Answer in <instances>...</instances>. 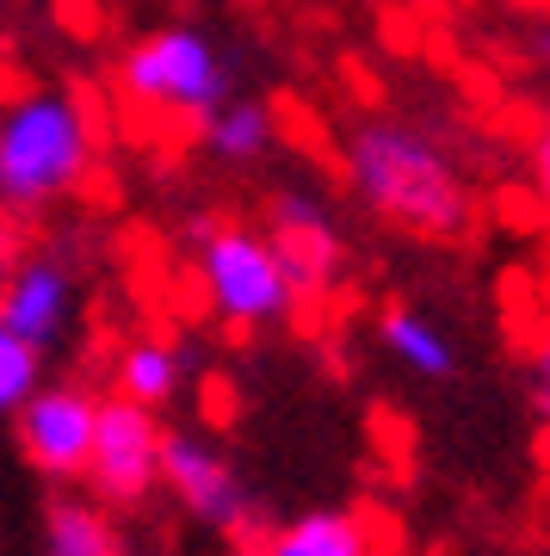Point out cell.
<instances>
[{
	"instance_id": "1",
	"label": "cell",
	"mask_w": 550,
	"mask_h": 556,
	"mask_svg": "<svg viewBox=\"0 0 550 556\" xmlns=\"http://www.w3.org/2000/svg\"><path fill=\"white\" fill-rule=\"evenodd\" d=\"M340 174L372 217L421 241H452L471 229V179L446 142L409 118H359L340 137Z\"/></svg>"
},
{
	"instance_id": "2",
	"label": "cell",
	"mask_w": 550,
	"mask_h": 556,
	"mask_svg": "<svg viewBox=\"0 0 550 556\" xmlns=\"http://www.w3.org/2000/svg\"><path fill=\"white\" fill-rule=\"evenodd\" d=\"M99 161V118L80 87H25L0 105V211L32 217L80 192Z\"/></svg>"
},
{
	"instance_id": "3",
	"label": "cell",
	"mask_w": 550,
	"mask_h": 556,
	"mask_svg": "<svg viewBox=\"0 0 550 556\" xmlns=\"http://www.w3.org/2000/svg\"><path fill=\"white\" fill-rule=\"evenodd\" d=\"M192 266H198V291L211 303V316L229 321V328H273V321H285L303 303L273 236L248 229V223H198Z\"/></svg>"
},
{
	"instance_id": "4",
	"label": "cell",
	"mask_w": 550,
	"mask_h": 556,
	"mask_svg": "<svg viewBox=\"0 0 550 556\" xmlns=\"http://www.w3.org/2000/svg\"><path fill=\"white\" fill-rule=\"evenodd\" d=\"M124 100L155 112V118L198 124L211 105H223L236 93V68L211 43V31L198 25H161L149 38H137L118 62Z\"/></svg>"
},
{
	"instance_id": "5",
	"label": "cell",
	"mask_w": 550,
	"mask_h": 556,
	"mask_svg": "<svg viewBox=\"0 0 550 556\" xmlns=\"http://www.w3.org/2000/svg\"><path fill=\"white\" fill-rule=\"evenodd\" d=\"M105 501H142L161 482V420L130 396H99L93 415V445H87V470Z\"/></svg>"
},
{
	"instance_id": "6",
	"label": "cell",
	"mask_w": 550,
	"mask_h": 556,
	"mask_svg": "<svg viewBox=\"0 0 550 556\" xmlns=\"http://www.w3.org/2000/svg\"><path fill=\"white\" fill-rule=\"evenodd\" d=\"M80 309V285L68 273V260L57 254H20L0 278V328L20 334L32 353L62 346V334L75 328Z\"/></svg>"
},
{
	"instance_id": "7",
	"label": "cell",
	"mask_w": 550,
	"mask_h": 556,
	"mask_svg": "<svg viewBox=\"0 0 550 556\" xmlns=\"http://www.w3.org/2000/svg\"><path fill=\"white\" fill-rule=\"evenodd\" d=\"M93 415H99L93 390H80V383H38L13 408L32 470H43V477H80L87 470V445H93Z\"/></svg>"
},
{
	"instance_id": "8",
	"label": "cell",
	"mask_w": 550,
	"mask_h": 556,
	"mask_svg": "<svg viewBox=\"0 0 550 556\" xmlns=\"http://www.w3.org/2000/svg\"><path fill=\"white\" fill-rule=\"evenodd\" d=\"M161 482L179 495V507L216 532H241L254 519V501L229 470V457L198 433H161Z\"/></svg>"
},
{
	"instance_id": "9",
	"label": "cell",
	"mask_w": 550,
	"mask_h": 556,
	"mask_svg": "<svg viewBox=\"0 0 550 556\" xmlns=\"http://www.w3.org/2000/svg\"><path fill=\"white\" fill-rule=\"evenodd\" d=\"M266 236H273L278 260H285V273H291L297 298H315L340 266V223L328 211V199H315L303 186H285L273 192L266 204Z\"/></svg>"
},
{
	"instance_id": "10",
	"label": "cell",
	"mask_w": 550,
	"mask_h": 556,
	"mask_svg": "<svg viewBox=\"0 0 550 556\" xmlns=\"http://www.w3.org/2000/svg\"><path fill=\"white\" fill-rule=\"evenodd\" d=\"M198 142H204V155L248 167V161H260L278 142V112L266 100H254V93H229L223 105H211L198 118Z\"/></svg>"
},
{
	"instance_id": "11",
	"label": "cell",
	"mask_w": 550,
	"mask_h": 556,
	"mask_svg": "<svg viewBox=\"0 0 550 556\" xmlns=\"http://www.w3.org/2000/svg\"><path fill=\"white\" fill-rule=\"evenodd\" d=\"M266 556H377V538L359 514H303L266 538Z\"/></svg>"
},
{
	"instance_id": "12",
	"label": "cell",
	"mask_w": 550,
	"mask_h": 556,
	"mask_svg": "<svg viewBox=\"0 0 550 556\" xmlns=\"http://www.w3.org/2000/svg\"><path fill=\"white\" fill-rule=\"evenodd\" d=\"M377 334H384V346H390V358H402L414 378H446L458 365L452 340L439 334V321L414 316V309H384V321H377Z\"/></svg>"
},
{
	"instance_id": "13",
	"label": "cell",
	"mask_w": 550,
	"mask_h": 556,
	"mask_svg": "<svg viewBox=\"0 0 550 556\" xmlns=\"http://www.w3.org/2000/svg\"><path fill=\"white\" fill-rule=\"evenodd\" d=\"M43 556H118V532L93 501H50Z\"/></svg>"
},
{
	"instance_id": "14",
	"label": "cell",
	"mask_w": 550,
	"mask_h": 556,
	"mask_svg": "<svg viewBox=\"0 0 550 556\" xmlns=\"http://www.w3.org/2000/svg\"><path fill=\"white\" fill-rule=\"evenodd\" d=\"M118 396L142 408H167L179 396V353L167 340H130L118 358Z\"/></svg>"
},
{
	"instance_id": "15",
	"label": "cell",
	"mask_w": 550,
	"mask_h": 556,
	"mask_svg": "<svg viewBox=\"0 0 550 556\" xmlns=\"http://www.w3.org/2000/svg\"><path fill=\"white\" fill-rule=\"evenodd\" d=\"M38 383H43V353H32L20 334H7V328H0V420L13 415Z\"/></svg>"
},
{
	"instance_id": "16",
	"label": "cell",
	"mask_w": 550,
	"mask_h": 556,
	"mask_svg": "<svg viewBox=\"0 0 550 556\" xmlns=\"http://www.w3.org/2000/svg\"><path fill=\"white\" fill-rule=\"evenodd\" d=\"M13 260H20V223L0 211V278H7V266H13Z\"/></svg>"
},
{
	"instance_id": "17",
	"label": "cell",
	"mask_w": 550,
	"mask_h": 556,
	"mask_svg": "<svg viewBox=\"0 0 550 556\" xmlns=\"http://www.w3.org/2000/svg\"><path fill=\"white\" fill-rule=\"evenodd\" d=\"M421 7H446V0H421Z\"/></svg>"
}]
</instances>
